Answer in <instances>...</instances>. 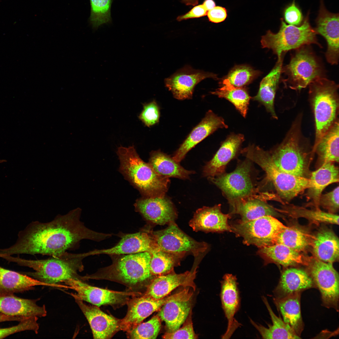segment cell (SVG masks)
<instances>
[{
    "mask_svg": "<svg viewBox=\"0 0 339 339\" xmlns=\"http://www.w3.org/2000/svg\"><path fill=\"white\" fill-rule=\"evenodd\" d=\"M218 79L216 74L185 66L164 80L166 87L178 100L192 98L195 86L205 79Z\"/></svg>",
    "mask_w": 339,
    "mask_h": 339,
    "instance_id": "2e32d148",
    "label": "cell"
},
{
    "mask_svg": "<svg viewBox=\"0 0 339 339\" xmlns=\"http://www.w3.org/2000/svg\"><path fill=\"white\" fill-rule=\"evenodd\" d=\"M220 297L222 306L228 321L227 329L222 339H229L234 331L241 326L234 318L240 304V299L236 277L226 274L221 281Z\"/></svg>",
    "mask_w": 339,
    "mask_h": 339,
    "instance_id": "e0dca14e",
    "label": "cell"
},
{
    "mask_svg": "<svg viewBox=\"0 0 339 339\" xmlns=\"http://www.w3.org/2000/svg\"><path fill=\"white\" fill-rule=\"evenodd\" d=\"M151 233L157 248L165 251L192 254L196 256L208 249L207 243L196 241L183 231L175 222L164 229Z\"/></svg>",
    "mask_w": 339,
    "mask_h": 339,
    "instance_id": "5bb4252c",
    "label": "cell"
},
{
    "mask_svg": "<svg viewBox=\"0 0 339 339\" xmlns=\"http://www.w3.org/2000/svg\"><path fill=\"white\" fill-rule=\"evenodd\" d=\"M151 258L149 252L127 254L116 259L110 265L82 277L84 281L93 279L116 282L126 286L127 291L143 294L155 277L150 270Z\"/></svg>",
    "mask_w": 339,
    "mask_h": 339,
    "instance_id": "3957f363",
    "label": "cell"
},
{
    "mask_svg": "<svg viewBox=\"0 0 339 339\" xmlns=\"http://www.w3.org/2000/svg\"><path fill=\"white\" fill-rule=\"evenodd\" d=\"M28 318L29 317L20 316H10L0 313V322L9 321H18L19 322Z\"/></svg>",
    "mask_w": 339,
    "mask_h": 339,
    "instance_id": "db71d44e",
    "label": "cell"
},
{
    "mask_svg": "<svg viewBox=\"0 0 339 339\" xmlns=\"http://www.w3.org/2000/svg\"><path fill=\"white\" fill-rule=\"evenodd\" d=\"M53 287L22 272L0 266V296L13 295L33 289L36 286Z\"/></svg>",
    "mask_w": 339,
    "mask_h": 339,
    "instance_id": "4dcf8cb0",
    "label": "cell"
},
{
    "mask_svg": "<svg viewBox=\"0 0 339 339\" xmlns=\"http://www.w3.org/2000/svg\"><path fill=\"white\" fill-rule=\"evenodd\" d=\"M312 238V235L301 229L295 226H287L278 234L275 244H283L302 252L310 246Z\"/></svg>",
    "mask_w": 339,
    "mask_h": 339,
    "instance_id": "b9f144b4",
    "label": "cell"
},
{
    "mask_svg": "<svg viewBox=\"0 0 339 339\" xmlns=\"http://www.w3.org/2000/svg\"><path fill=\"white\" fill-rule=\"evenodd\" d=\"M283 56L277 62L273 68L261 81L257 94L252 99L265 107L273 118L277 117L274 106V99L281 74Z\"/></svg>",
    "mask_w": 339,
    "mask_h": 339,
    "instance_id": "d6a6232c",
    "label": "cell"
},
{
    "mask_svg": "<svg viewBox=\"0 0 339 339\" xmlns=\"http://www.w3.org/2000/svg\"><path fill=\"white\" fill-rule=\"evenodd\" d=\"M193 292L189 287L170 296L157 315L165 323L167 331L172 332L183 324L191 310Z\"/></svg>",
    "mask_w": 339,
    "mask_h": 339,
    "instance_id": "9a60e30c",
    "label": "cell"
},
{
    "mask_svg": "<svg viewBox=\"0 0 339 339\" xmlns=\"http://www.w3.org/2000/svg\"><path fill=\"white\" fill-rule=\"evenodd\" d=\"M302 115L298 116L281 143L269 151L277 166L282 171L309 179L310 166L315 154L308 139L301 131Z\"/></svg>",
    "mask_w": 339,
    "mask_h": 339,
    "instance_id": "277c9868",
    "label": "cell"
},
{
    "mask_svg": "<svg viewBox=\"0 0 339 339\" xmlns=\"http://www.w3.org/2000/svg\"><path fill=\"white\" fill-rule=\"evenodd\" d=\"M230 225L232 232L242 238L244 244L258 248L274 244L278 234L287 227L270 216L247 221L239 219Z\"/></svg>",
    "mask_w": 339,
    "mask_h": 339,
    "instance_id": "30bf717a",
    "label": "cell"
},
{
    "mask_svg": "<svg viewBox=\"0 0 339 339\" xmlns=\"http://www.w3.org/2000/svg\"><path fill=\"white\" fill-rule=\"evenodd\" d=\"M202 4L208 11L216 6V3L213 0H205Z\"/></svg>",
    "mask_w": 339,
    "mask_h": 339,
    "instance_id": "11a10c76",
    "label": "cell"
},
{
    "mask_svg": "<svg viewBox=\"0 0 339 339\" xmlns=\"http://www.w3.org/2000/svg\"><path fill=\"white\" fill-rule=\"evenodd\" d=\"M244 141V137L242 134L229 135L212 159L204 166L203 175L213 177L225 173L227 164L236 156Z\"/></svg>",
    "mask_w": 339,
    "mask_h": 339,
    "instance_id": "484cf974",
    "label": "cell"
},
{
    "mask_svg": "<svg viewBox=\"0 0 339 339\" xmlns=\"http://www.w3.org/2000/svg\"><path fill=\"white\" fill-rule=\"evenodd\" d=\"M113 0H90L91 13L89 20L94 29L111 22V8Z\"/></svg>",
    "mask_w": 339,
    "mask_h": 339,
    "instance_id": "7bdbcfd3",
    "label": "cell"
},
{
    "mask_svg": "<svg viewBox=\"0 0 339 339\" xmlns=\"http://www.w3.org/2000/svg\"><path fill=\"white\" fill-rule=\"evenodd\" d=\"M143 109L138 118L146 126L150 127L159 122L160 116L159 107L153 100L143 104Z\"/></svg>",
    "mask_w": 339,
    "mask_h": 339,
    "instance_id": "7dc6e473",
    "label": "cell"
},
{
    "mask_svg": "<svg viewBox=\"0 0 339 339\" xmlns=\"http://www.w3.org/2000/svg\"><path fill=\"white\" fill-rule=\"evenodd\" d=\"M257 254L265 265L274 263L286 268L299 265L306 266L311 257L280 244L258 248Z\"/></svg>",
    "mask_w": 339,
    "mask_h": 339,
    "instance_id": "83f0119b",
    "label": "cell"
},
{
    "mask_svg": "<svg viewBox=\"0 0 339 339\" xmlns=\"http://www.w3.org/2000/svg\"><path fill=\"white\" fill-rule=\"evenodd\" d=\"M135 206L146 220L155 224L168 225L175 222L177 217L174 204L166 196L144 197L138 199Z\"/></svg>",
    "mask_w": 339,
    "mask_h": 339,
    "instance_id": "ffe728a7",
    "label": "cell"
},
{
    "mask_svg": "<svg viewBox=\"0 0 339 339\" xmlns=\"http://www.w3.org/2000/svg\"><path fill=\"white\" fill-rule=\"evenodd\" d=\"M207 12L202 4H200L194 7L186 14L178 16L176 19L180 21L190 19L199 18L207 15Z\"/></svg>",
    "mask_w": 339,
    "mask_h": 339,
    "instance_id": "816d5d0a",
    "label": "cell"
},
{
    "mask_svg": "<svg viewBox=\"0 0 339 339\" xmlns=\"http://www.w3.org/2000/svg\"><path fill=\"white\" fill-rule=\"evenodd\" d=\"M161 327L160 320L156 315L148 321L141 323L126 332L127 337L130 339H156Z\"/></svg>",
    "mask_w": 339,
    "mask_h": 339,
    "instance_id": "ee69618b",
    "label": "cell"
},
{
    "mask_svg": "<svg viewBox=\"0 0 339 339\" xmlns=\"http://www.w3.org/2000/svg\"><path fill=\"white\" fill-rule=\"evenodd\" d=\"M121 172L140 191L144 197L165 196L170 180L157 173L148 163L140 157L134 145L121 146L117 152Z\"/></svg>",
    "mask_w": 339,
    "mask_h": 339,
    "instance_id": "5b68a950",
    "label": "cell"
},
{
    "mask_svg": "<svg viewBox=\"0 0 339 339\" xmlns=\"http://www.w3.org/2000/svg\"><path fill=\"white\" fill-rule=\"evenodd\" d=\"M317 155V167L339 162V121L336 122L313 149Z\"/></svg>",
    "mask_w": 339,
    "mask_h": 339,
    "instance_id": "f35d334b",
    "label": "cell"
},
{
    "mask_svg": "<svg viewBox=\"0 0 339 339\" xmlns=\"http://www.w3.org/2000/svg\"><path fill=\"white\" fill-rule=\"evenodd\" d=\"M89 256L90 251L81 253L67 251L59 256L43 260H27L11 256H5L3 258L9 262L33 269L35 272H21L41 282L56 287L70 288L68 286L60 285L59 283L71 279L83 280L78 273L83 270V260Z\"/></svg>",
    "mask_w": 339,
    "mask_h": 339,
    "instance_id": "7a4b0ae2",
    "label": "cell"
},
{
    "mask_svg": "<svg viewBox=\"0 0 339 339\" xmlns=\"http://www.w3.org/2000/svg\"><path fill=\"white\" fill-rule=\"evenodd\" d=\"M281 213L293 219L303 218L307 219L311 224L319 225L321 223L339 224V216L325 212L320 209H309L304 207L289 204H283L281 209L277 208Z\"/></svg>",
    "mask_w": 339,
    "mask_h": 339,
    "instance_id": "8d00e7d4",
    "label": "cell"
},
{
    "mask_svg": "<svg viewBox=\"0 0 339 339\" xmlns=\"http://www.w3.org/2000/svg\"><path fill=\"white\" fill-rule=\"evenodd\" d=\"M199 0H181V2L186 5L194 6L198 4Z\"/></svg>",
    "mask_w": 339,
    "mask_h": 339,
    "instance_id": "9f6ffc18",
    "label": "cell"
},
{
    "mask_svg": "<svg viewBox=\"0 0 339 339\" xmlns=\"http://www.w3.org/2000/svg\"><path fill=\"white\" fill-rule=\"evenodd\" d=\"M150 270L154 276L164 275L174 271L186 254L165 251L157 248L150 252Z\"/></svg>",
    "mask_w": 339,
    "mask_h": 339,
    "instance_id": "60d3db41",
    "label": "cell"
},
{
    "mask_svg": "<svg viewBox=\"0 0 339 339\" xmlns=\"http://www.w3.org/2000/svg\"><path fill=\"white\" fill-rule=\"evenodd\" d=\"M314 288L315 285L306 270L288 267L282 273L273 292L275 298H280Z\"/></svg>",
    "mask_w": 339,
    "mask_h": 339,
    "instance_id": "4316f807",
    "label": "cell"
},
{
    "mask_svg": "<svg viewBox=\"0 0 339 339\" xmlns=\"http://www.w3.org/2000/svg\"><path fill=\"white\" fill-rule=\"evenodd\" d=\"M191 310L181 328L174 332H166L162 336L164 339H197L198 336L195 333L193 328L191 319Z\"/></svg>",
    "mask_w": 339,
    "mask_h": 339,
    "instance_id": "c3c4849f",
    "label": "cell"
},
{
    "mask_svg": "<svg viewBox=\"0 0 339 339\" xmlns=\"http://www.w3.org/2000/svg\"><path fill=\"white\" fill-rule=\"evenodd\" d=\"M315 30L326 40L327 48L326 56L332 65L337 64L339 60V13L329 12L323 0H320L319 13L315 20Z\"/></svg>",
    "mask_w": 339,
    "mask_h": 339,
    "instance_id": "ac0fdd59",
    "label": "cell"
},
{
    "mask_svg": "<svg viewBox=\"0 0 339 339\" xmlns=\"http://www.w3.org/2000/svg\"><path fill=\"white\" fill-rule=\"evenodd\" d=\"M241 153L263 170L266 178L273 184L277 196L284 200V203L312 186L309 179L293 175L280 169L274 163L269 151L252 144L242 149Z\"/></svg>",
    "mask_w": 339,
    "mask_h": 339,
    "instance_id": "52a82bcc",
    "label": "cell"
},
{
    "mask_svg": "<svg viewBox=\"0 0 339 339\" xmlns=\"http://www.w3.org/2000/svg\"><path fill=\"white\" fill-rule=\"evenodd\" d=\"M309 99L315 122V135L312 149L335 123L339 121V86L324 77L310 83Z\"/></svg>",
    "mask_w": 339,
    "mask_h": 339,
    "instance_id": "8992f818",
    "label": "cell"
},
{
    "mask_svg": "<svg viewBox=\"0 0 339 339\" xmlns=\"http://www.w3.org/2000/svg\"><path fill=\"white\" fill-rule=\"evenodd\" d=\"M73 297L87 319L94 339H110L121 331V319L104 313L97 306L87 304L76 297Z\"/></svg>",
    "mask_w": 339,
    "mask_h": 339,
    "instance_id": "d6986e66",
    "label": "cell"
},
{
    "mask_svg": "<svg viewBox=\"0 0 339 339\" xmlns=\"http://www.w3.org/2000/svg\"><path fill=\"white\" fill-rule=\"evenodd\" d=\"M319 206L327 210V212L336 214L339 210V186L331 191L321 195L319 201Z\"/></svg>",
    "mask_w": 339,
    "mask_h": 339,
    "instance_id": "681fc988",
    "label": "cell"
},
{
    "mask_svg": "<svg viewBox=\"0 0 339 339\" xmlns=\"http://www.w3.org/2000/svg\"><path fill=\"white\" fill-rule=\"evenodd\" d=\"M76 293H71L83 301L98 307L110 305L116 309L127 304L130 299L142 294L129 291H117L94 287L79 279H71L63 282Z\"/></svg>",
    "mask_w": 339,
    "mask_h": 339,
    "instance_id": "4fadbf2b",
    "label": "cell"
},
{
    "mask_svg": "<svg viewBox=\"0 0 339 339\" xmlns=\"http://www.w3.org/2000/svg\"><path fill=\"white\" fill-rule=\"evenodd\" d=\"M310 246L314 256L319 260L333 264L338 261L339 239L331 229L320 228L312 235Z\"/></svg>",
    "mask_w": 339,
    "mask_h": 339,
    "instance_id": "f1b7e54d",
    "label": "cell"
},
{
    "mask_svg": "<svg viewBox=\"0 0 339 339\" xmlns=\"http://www.w3.org/2000/svg\"><path fill=\"white\" fill-rule=\"evenodd\" d=\"M38 300L22 298L14 294L0 296V313L12 316L45 317L47 314L45 306L38 305Z\"/></svg>",
    "mask_w": 339,
    "mask_h": 339,
    "instance_id": "f546056e",
    "label": "cell"
},
{
    "mask_svg": "<svg viewBox=\"0 0 339 339\" xmlns=\"http://www.w3.org/2000/svg\"><path fill=\"white\" fill-rule=\"evenodd\" d=\"M283 16L285 22L290 25L299 26L303 21L302 13L296 5L295 0L284 9Z\"/></svg>",
    "mask_w": 339,
    "mask_h": 339,
    "instance_id": "f907efd6",
    "label": "cell"
},
{
    "mask_svg": "<svg viewBox=\"0 0 339 339\" xmlns=\"http://www.w3.org/2000/svg\"><path fill=\"white\" fill-rule=\"evenodd\" d=\"M81 213L78 208L49 222H32L19 232L15 244L0 249V257L21 254L58 256L78 246L82 240L99 241L108 237V234L87 228L80 220Z\"/></svg>",
    "mask_w": 339,
    "mask_h": 339,
    "instance_id": "6da1fadb",
    "label": "cell"
},
{
    "mask_svg": "<svg viewBox=\"0 0 339 339\" xmlns=\"http://www.w3.org/2000/svg\"><path fill=\"white\" fill-rule=\"evenodd\" d=\"M332 162L323 164L311 172L309 179L312 186L309 189L307 197L311 200V204L319 209V201L323 190L329 185L339 182V169Z\"/></svg>",
    "mask_w": 339,
    "mask_h": 339,
    "instance_id": "1f68e13d",
    "label": "cell"
},
{
    "mask_svg": "<svg viewBox=\"0 0 339 339\" xmlns=\"http://www.w3.org/2000/svg\"><path fill=\"white\" fill-rule=\"evenodd\" d=\"M301 293H295L285 297L273 299L283 321L299 336L304 329L300 308Z\"/></svg>",
    "mask_w": 339,
    "mask_h": 339,
    "instance_id": "836d02e7",
    "label": "cell"
},
{
    "mask_svg": "<svg viewBox=\"0 0 339 339\" xmlns=\"http://www.w3.org/2000/svg\"><path fill=\"white\" fill-rule=\"evenodd\" d=\"M148 163L157 173L167 178L188 179L195 173L186 170L173 157L159 150L151 152Z\"/></svg>",
    "mask_w": 339,
    "mask_h": 339,
    "instance_id": "d590c367",
    "label": "cell"
},
{
    "mask_svg": "<svg viewBox=\"0 0 339 339\" xmlns=\"http://www.w3.org/2000/svg\"><path fill=\"white\" fill-rule=\"evenodd\" d=\"M262 299L270 316L272 324H268L266 327L250 319L251 324L256 329L264 339H299L292 328L285 323L281 317L277 316L273 312L266 298L262 297Z\"/></svg>",
    "mask_w": 339,
    "mask_h": 339,
    "instance_id": "74e56055",
    "label": "cell"
},
{
    "mask_svg": "<svg viewBox=\"0 0 339 339\" xmlns=\"http://www.w3.org/2000/svg\"><path fill=\"white\" fill-rule=\"evenodd\" d=\"M306 266V270L320 293L323 306L338 311L339 274L333 263L323 262L314 256L311 257Z\"/></svg>",
    "mask_w": 339,
    "mask_h": 339,
    "instance_id": "7c38bea8",
    "label": "cell"
},
{
    "mask_svg": "<svg viewBox=\"0 0 339 339\" xmlns=\"http://www.w3.org/2000/svg\"><path fill=\"white\" fill-rule=\"evenodd\" d=\"M308 12L301 24L299 26L287 24L282 18L278 32L274 33L268 30L261 37L262 48L271 49L280 59L284 53L298 49L305 45L316 44L321 47L316 38L317 33L311 26Z\"/></svg>",
    "mask_w": 339,
    "mask_h": 339,
    "instance_id": "9c48e42d",
    "label": "cell"
},
{
    "mask_svg": "<svg viewBox=\"0 0 339 339\" xmlns=\"http://www.w3.org/2000/svg\"><path fill=\"white\" fill-rule=\"evenodd\" d=\"M228 127L222 117L209 110L175 151L173 158L180 163L190 150L208 136L218 128Z\"/></svg>",
    "mask_w": 339,
    "mask_h": 339,
    "instance_id": "7402d4cb",
    "label": "cell"
},
{
    "mask_svg": "<svg viewBox=\"0 0 339 339\" xmlns=\"http://www.w3.org/2000/svg\"><path fill=\"white\" fill-rule=\"evenodd\" d=\"M292 56L288 64L282 67L281 73L286 76L283 83L291 89L305 88L316 79L323 77L321 66L309 48L303 46Z\"/></svg>",
    "mask_w": 339,
    "mask_h": 339,
    "instance_id": "8fae6325",
    "label": "cell"
},
{
    "mask_svg": "<svg viewBox=\"0 0 339 339\" xmlns=\"http://www.w3.org/2000/svg\"><path fill=\"white\" fill-rule=\"evenodd\" d=\"M252 162L246 158L238 164L233 172L208 177L209 181L221 190L228 202L230 209L250 199L267 201L277 198L274 194L262 192L255 187L251 177Z\"/></svg>",
    "mask_w": 339,
    "mask_h": 339,
    "instance_id": "ba28073f",
    "label": "cell"
},
{
    "mask_svg": "<svg viewBox=\"0 0 339 339\" xmlns=\"http://www.w3.org/2000/svg\"><path fill=\"white\" fill-rule=\"evenodd\" d=\"M157 246L151 231H140L124 236L115 246L110 248L92 251L93 255L105 254L127 255L144 252H151Z\"/></svg>",
    "mask_w": 339,
    "mask_h": 339,
    "instance_id": "d4e9b609",
    "label": "cell"
},
{
    "mask_svg": "<svg viewBox=\"0 0 339 339\" xmlns=\"http://www.w3.org/2000/svg\"><path fill=\"white\" fill-rule=\"evenodd\" d=\"M221 206L218 204L212 207L204 206L198 209L189 221V226L195 232H232L231 227L228 222L231 215L229 213H223Z\"/></svg>",
    "mask_w": 339,
    "mask_h": 339,
    "instance_id": "603a6c76",
    "label": "cell"
},
{
    "mask_svg": "<svg viewBox=\"0 0 339 339\" xmlns=\"http://www.w3.org/2000/svg\"><path fill=\"white\" fill-rule=\"evenodd\" d=\"M156 299L144 294L132 297L128 301L126 316L121 319V331L127 332L155 311H158L169 298Z\"/></svg>",
    "mask_w": 339,
    "mask_h": 339,
    "instance_id": "44dd1931",
    "label": "cell"
},
{
    "mask_svg": "<svg viewBox=\"0 0 339 339\" xmlns=\"http://www.w3.org/2000/svg\"><path fill=\"white\" fill-rule=\"evenodd\" d=\"M261 74L249 66L241 65L235 66L229 72L226 78L235 86L244 87L252 82Z\"/></svg>",
    "mask_w": 339,
    "mask_h": 339,
    "instance_id": "f6af8a7d",
    "label": "cell"
},
{
    "mask_svg": "<svg viewBox=\"0 0 339 339\" xmlns=\"http://www.w3.org/2000/svg\"><path fill=\"white\" fill-rule=\"evenodd\" d=\"M231 215L238 214L240 220L247 221L267 216L282 217L276 208L268 204L267 201L252 198L243 201L230 209Z\"/></svg>",
    "mask_w": 339,
    "mask_h": 339,
    "instance_id": "e575fe53",
    "label": "cell"
},
{
    "mask_svg": "<svg viewBox=\"0 0 339 339\" xmlns=\"http://www.w3.org/2000/svg\"><path fill=\"white\" fill-rule=\"evenodd\" d=\"M220 84V88L211 92V93L229 101L241 115L245 117L251 98L247 89L234 86L226 78L222 80Z\"/></svg>",
    "mask_w": 339,
    "mask_h": 339,
    "instance_id": "ab89813d",
    "label": "cell"
},
{
    "mask_svg": "<svg viewBox=\"0 0 339 339\" xmlns=\"http://www.w3.org/2000/svg\"><path fill=\"white\" fill-rule=\"evenodd\" d=\"M207 15L210 21L214 23H219L225 19L227 17V11L224 8L219 6H215L208 11Z\"/></svg>",
    "mask_w": 339,
    "mask_h": 339,
    "instance_id": "f5cc1de1",
    "label": "cell"
},
{
    "mask_svg": "<svg viewBox=\"0 0 339 339\" xmlns=\"http://www.w3.org/2000/svg\"><path fill=\"white\" fill-rule=\"evenodd\" d=\"M196 271L176 274L174 271L163 275L155 277L143 294L156 299H162L180 286L190 287L195 290L194 280Z\"/></svg>",
    "mask_w": 339,
    "mask_h": 339,
    "instance_id": "cb8c5ba5",
    "label": "cell"
},
{
    "mask_svg": "<svg viewBox=\"0 0 339 339\" xmlns=\"http://www.w3.org/2000/svg\"><path fill=\"white\" fill-rule=\"evenodd\" d=\"M38 317H31L19 321V323L12 327L0 328V339L5 338L14 333L25 331H32L37 333L39 326Z\"/></svg>",
    "mask_w": 339,
    "mask_h": 339,
    "instance_id": "bcb514c9",
    "label": "cell"
}]
</instances>
